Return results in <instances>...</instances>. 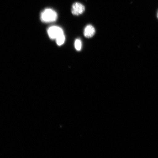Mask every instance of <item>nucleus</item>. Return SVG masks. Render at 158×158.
I'll list each match as a JSON object with an SVG mask.
<instances>
[{
    "instance_id": "39448f33",
    "label": "nucleus",
    "mask_w": 158,
    "mask_h": 158,
    "mask_svg": "<svg viewBox=\"0 0 158 158\" xmlns=\"http://www.w3.org/2000/svg\"><path fill=\"white\" fill-rule=\"evenodd\" d=\"M65 36L64 34H63L59 36L55 40L56 44L58 46H61L64 44L65 41Z\"/></svg>"
},
{
    "instance_id": "f257e3e1",
    "label": "nucleus",
    "mask_w": 158,
    "mask_h": 158,
    "mask_svg": "<svg viewBox=\"0 0 158 158\" xmlns=\"http://www.w3.org/2000/svg\"><path fill=\"white\" fill-rule=\"evenodd\" d=\"M56 12L51 8H47L41 12L40 15L41 21L45 23L54 22L58 19Z\"/></svg>"
},
{
    "instance_id": "0eeeda50",
    "label": "nucleus",
    "mask_w": 158,
    "mask_h": 158,
    "mask_svg": "<svg viewBox=\"0 0 158 158\" xmlns=\"http://www.w3.org/2000/svg\"><path fill=\"white\" fill-rule=\"evenodd\" d=\"M157 18H158V12H157Z\"/></svg>"
},
{
    "instance_id": "7ed1b4c3",
    "label": "nucleus",
    "mask_w": 158,
    "mask_h": 158,
    "mask_svg": "<svg viewBox=\"0 0 158 158\" xmlns=\"http://www.w3.org/2000/svg\"><path fill=\"white\" fill-rule=\"evenodd\" d=\"M72 13L73 15H82L85 10V7L82 4L76 2L73 4L72 7Z\"/></svg>"
},
{
    "instance_id": "20e7f679",
    "label": "nucleus",
    "mask_w": 158,
    "mask_h": 158,
    "mask_svg": "<svg viewBox=\"0 0 158 158\" xmlns=\"http://www.w3.org/2000/svg\"><path fill=\"white\" fill-rule=\"evenodd\" d=\"M94 27L91 25H89L85 27L84 31V35L86 38H90L93 37L95 33Z\"/></svg>"
},
{
    "instance_id": "423d86ee",
    "label": "nucleus",
    "mask_w": 158,
    "mask_h": 158,
    "mask_svg": "<svg viewBox=\"0 0 158 158\" xmlns=\"http://www.w3.org/2000/svg\"><path fill=\"white\" fill-rule=\"evenodd\" d=\"M75 47L77 51H80L82 48V42L80 39H77L75 41Z\"/></svg>"
},
{
    "instance_id": "f03ea898",
    "label": "nucleus",
    "mask_w": 158,
    "mask_h": 158,
    "mask_svg": "<svg viewBox=\"0 0 158 158\" xmlns=\"http://www.w3.org/2000/svg\"><path fill=\"white\" fill-rule=\"evenodd\" d=\"M47 32L49 38L53 40H55L60 35L64 34L62 29L57 26H52L49 27L47 29Z\"/></svg>"
}]
</instances>
